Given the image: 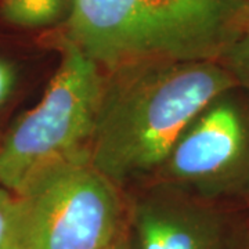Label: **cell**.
<instances>
[{"mask_svg":"<svg viewBox=\"0 0 249 249\" xmlns=\"http://www.w3.org/2000/svg\"><path fill=\"white\" fill-rule=\"evenodd\" d=\"M17 196L0 184V249H14Z\"/></svg>","mask_w":249,"mask_h":249,"instance_id":"cell-9","label":"cell"},{"mask_svg":"<svg viewBox=\"0 0 249 249\" xmlns=\"http://www.w3.org/2000/svg\"><path fill=\"white\" fill-rule=\"evenodd\" d=\"M235 88L220 61L151 62L112 71L104 78L91 165L115 184L163 168L190 124Z\"/></svg>","mask_w":249,"mask_h":249,"instance_id":"cell-1","label":"cell"},{"mask_svg":"<svg viewBox=\"0 0 249 249\" xmlns=\"http://www.w3.org/2000/svg\"><path fill=\"white\" fill-rule=\"evenodd\" d=\"M16 70L14 65L6 58L0 57V107L7 101L16 86Z\"/></svg>","mask_w":249,"mask_h":249,"instance_id":"cell-10","label":"cell"},{"mask_svg":"<svg viewBox=\"0 0 249 249\" xmlns=\"http://www.w3.org/2000/svg\"><path fill=\"white\" fill-rule=\"evenodd\" d=\"M247 1H249V0H247Z\"/></svg>","mask_w":249,"mask_h":249,"instance_id":"cell-12","label":"cell"},{"mask_svg":"<svg viewBox=\"0 0 249 249\" xmlns=\"http://www.w3.org/2000/svg\"><path fill=\"white\" fill-rule=\"evenodd\" d=\"M137 249H234L230 223L209 206L151 198L133 212Z\"/></svg>","mask_w":249,"mask_h":249,"instance_id":"cell-6","label":"cell"},{"mask_svg":"<svg viewBox=\"0 0 249 249\" xmlns=\"http://www.w3.org/2000/svg\"><path fill=\"white\" fill-rule=\"evenodd\" d=\"M248 22L247 0H75L64 40L112 72L220 61Z\"/></svg>","mask_w":249,"mask_h":249,"instance_id":"cell-2","label":"cell"},{"mask_svg":"<svg viewBox=\"0 0 249 249\" xmlns=\"http://www.w3.org/2000/svg\"><path fill=\"white\" fill-rule=\"evenodd\" d=\"M106 249H137V247H136L134 238L127 234H124L119 240H116L114 244H111Z\"/></svg>","mask_w":249,"mask_h":249,"instance_id":"cell-11","label":"cell"},{"mask_svg":"<svg viewBox=\"0 0 249 249\" xmlns=\"http://www.w3.org/2000/svg\"><path fill=\"white\" fill-rule=\"evenodd\" d=\"M61 53L42 100L0 144V184L14 196L50 170L90 160L104 76L96 62L64 39Z\"/></svg>","mask_w":249,"mask_h":249,"instance_id":"cell-3","label":"cell"},{"mask_svg":"<svg viewBox=\"0 0 249 249\" xmlns=\"http://www.w3.org/2000/svg\"><path fill=\"white\" fill-rule=\"evenodd\" d=\"M16 196L14 249H106L126 234L115 183L90 160L50 170Z\"/></svg>","mask_w":249,"mask_h":249,"instance_id":"cell-4","label":"cell"},{"mask_svg":"<svg viewBox=\"0 0 249 249\" xmlns=\"http://www.w3.org/2000/svg\"><path fill=\"white\" fill-rule=\"evenodd\" d=\"M220 62L230 71L241 89L249 93V22L223 54Z\"/></svg>","mask_w":249,"mask_h":249,"instance_id":"cell-8","label":"cell"},{"mask_svg":"<svg viewBox=\"0 0 249 249\" xmlns=\"http://www.w3.org/2000/svg\"><path fill=\"white\" fill-rule=\"evenodd\" d=\"M75 0H1L0 17L19 28H43L68 18Z\"/></svg>","mask_w":249,"mask_h":249,"instance_id":"cell-7","label":"cell"},{"mask_svg":"<svg viewBox=\"0 0 249 249\" xmlns=\"http://www.w3.org/2000/svg\"><path fill=\"white\" fill-rule=\"evenodd\" d=\"M223 94L196 118L163 165L175 181L208 196H249V106Z\"/></svg>","mask_w":249,"mask_h":249,"instance_id":"cell-5","label":"cell"}]
</instances>
